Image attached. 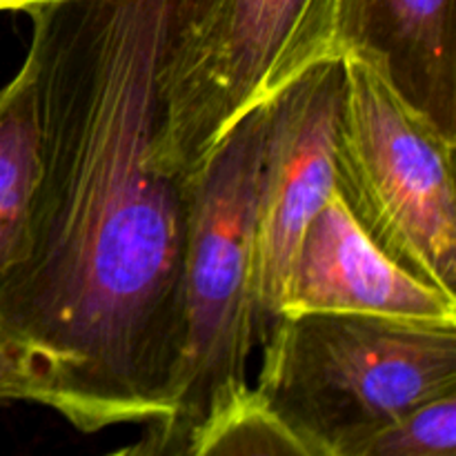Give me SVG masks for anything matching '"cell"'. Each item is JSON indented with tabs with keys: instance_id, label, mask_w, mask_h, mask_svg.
Instances as JSON below:
<instances>
[{
	"instance_id": "1",
	"label": "cell",
	"mask_w": 456,
	"mask_h": 456,
	"mask_svg": "<svg viewBox=\"0 0 456 456\" xmlns=\"http://www.w3.org/2000/svg\"><path fill=\"white\" fill-rule=\"evenodd\" d=\"M183 0H34L40 181L0 325L83 432L167 417L191 183L163 165Z\"/></svg>"
},
{
	"instance_id": "2",
	"label": "cell",
	"mask_w": 456,
	"mask_h": 456,
	"mask_svg": "<svg viewBox=\"0 0 456 456\" xmlns=\"http://www.w3.org/2000/svg\"><path fill=\"white\" fill-rule=\"evenodd\" d=\"M265 132L267 105H261L225 134L191 181L167 417L123 452L185 454L196 430L252 387L249 356L263 338L254 214Z\"/></svg>"
},
{
	"instance_id": "3",
	"label": "cell",
	"mask_w": 456,
	"mask_h": 456,
	"mask_svg": "<svg viewBox=\"0 0 456 456\" xmlns=\"http://www.w3.org/2000/svg\"><path fill=\"white\" fill-rule=\"evenodd\" d=\"M261 346L256 392L310 456H350L392 417L456 392V328L283 314Z\"/></svg>"
},
{
	"instance_id": "4",
	"label": "cell",
	"mask_w": 456,
	"mask_h": 456,
	"mask_svg": "<svg viewBox=\"0 0 456 456\" xmlns=\"http://www.w3.org/2000/svg\"><path fill=\"white\" fill-rule=\"evenodd\" d=\"M456 138L359 52L341 56L334 185L361 230L408 274L456 298Z\"/></svg>"
},
{
	"instance_id": "5",
	"label": "cell",
	"mask_w": 456,
	"mask_h": 456,
	"mask_svg": "<svg viewBox=\"0 0 456 456\" xmlns=\"http://www.w3.org/2000/svg\"><path fill=\"white\" fill-rule=\"evenodd\" d=\"M338 3L183 0L163 69L165 169L191 183L245 114L341 58Z\"/></svg>"
},
{
	"instance_id": "6",
	"label": "cell",
	"mask_w": 456,
	"mask_h": 456,
	"mask_svg": "<svg viewBox=\"0 0 456 456\" xmlns=\"http://www.w3.org/2000/svg\"><path fill=\"white\" fill-rule=\"evenodd\" d=\"M341 58L303 71L267 102L254 214V297L261 334L281 316L298 245L334 185ZM263 341V338H261Z\"/></svg>"
},
{
	"instance_id": "7",
	"label": "cell",
	"mask_w": 456,
	"mask_h": 456,
	"mask_svg": "<svg viewBox=\"0 0 456 456\" xmlns=\"http://www.w3.org/2000/svg\"><path fill=\"white\" fill-rule=\"evenodd\" d=\"M283 314H350L456 328V298L396 265L334 190L298 245Z\"/></svg>"
},
{
	"instance_id": "8",
	"label": "cell",
	"mask_w": 456,
	"mask_h": 456,
	"mask_svg": "<svg viewBox=\"0 0 456 456\" xmlns=\"http://www.w3.org/2000/svg\"><path fill=\"white\" fill-rule=\"evenodd\" d=\"M341 56L359 52L396 92L456 138L454 0H341Z\"/></svg>"
},
{
	"instance_id": "9",
	"label": "cell",
	"mask_w": 456,
	"mask_h": 456,
	"mask_svg": "<svg viewBox=\"0 0 456 456\" xmlns=\"http://www.w3.org/2000/svg\"><path fill=\"white\" fill-rule=\"evenodd\" d=\"M40 181V118L29 53L0 87V276L22 258Z\"/></svg>"
},
{
	"instance_id": "10",
	"label": "cell",
	"mask_w": 456,
	"mask_h": 456,
	"mask_svg": "<svg viewBox=\"0 0 456 456\" xmlns=\"http://www.w3.org/2000/svg\"><path fill=\"white\" fill-rule=\"evenodd\" d=\"M307 454L305 445L263 401L256 387L214 414L191 436L185 456Z\"/></svg>"
},
{
	"instance_id": "11",
	"label": "cell",
	"mask_w": 456,
	"mask_h": 456,
	"mask_svg": "<svg viewBox=\"0 0 456 456\" xmlns=\"http://www.w3.org/2000/svg\"><path fill=\"white\" fill-rule=\"evenodd\" d=\"M456 392L412 405L370 432L350 456H454Z\"/></svg>"
},
{
	"instance_id": "12",
	"label": "cell",
	"mask_w": 456,
	"mask_h": 456,
	"mask_svg": "<svg viewBox=\"0 0 456 456\" xmlns=\"http://www.w3.org/2000/svg\"><path fill=\"white\" fill-rule=\"evenodd\" d=\"M0 401H34L56 410V395L27 343L0 325Z\"/></svg>"
},
{
	"instance_id": "13",
	"label": "cell",
	"mask_w": 456,
	"mask_h": 456,
	"mask_svg": "<svg viewBox=\"0 0 456 456\" xmlns=\"http://www.w3.org/2000/svg\"><path fill=\"white\" fill-rule=\"evenodd\" d=\"M34 0H0V12H22Z\"/></svg>"
}]
</instances>
